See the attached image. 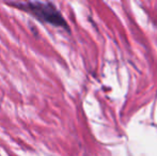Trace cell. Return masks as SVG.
I'll return each mask as SVG.
<instances>
[{
  "label": "cell",
  "instance_id": "obj_1",
  "mask_svg": "<svg viewBox=\"0 0 157 156\" xmlns=\"http://www.w3.org/2000/svg\"><path fill=\"white\" fill-rule=\"evenodd\" d=\"M13 6L28 12L42 23L50 24L55 27H60L68 30L67 23L63 18L60 11L52 2L29 1V2H12Z\"/></svg>",
  "mask_w": 157,
  "mask_h": 156
}]
</instances>
